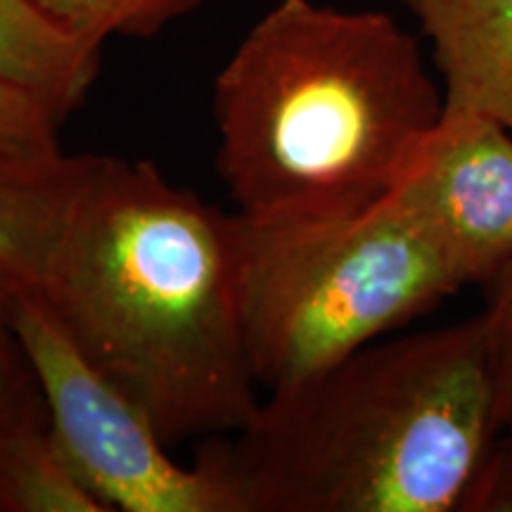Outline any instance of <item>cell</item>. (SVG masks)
I'll list each match as a JSON object with an SVG mask.
<instances>
[{
    "mask_svg": "<svg viewBox=\"0 0 512 512\" xmlns=\"http://www.w3.org/2000/svg\"><path fill=\"white\" fill-rule=\"evenodd\" d=\"M387 197L458 290L512 264V131L498 121L441 112Z\"/></svg>",
    "mask_w": 512,
    "mask_h": 512,
    "instance_id": "8992f818",
    "label": "cell"
},
{
    "mask_svg": "<svg viewBox=\"0 0 512 512\" xmlns=\"http://www.w3.org/2000/svg\"><path fill=\"white\" fill-rule=\"evenodd\" d=\"M240 219V306L249 366L268 394L394 335L460 292L384 197L292 221Z\"/></svg>",
    "mask_w": 512,
    "mask_h": 512,
    "instance_id": "277c9868",
    "label": "cell"
},
{
    "mask_svg": "<svg viewBox=\"0 0 512 512\" xmlns=\"http://www.w3.org/2000/svg\"><path fill=\"white\" fill-rule=\"evenodd\" d=\"M479 318L494 380L498 425L503 439L512 441V264L484 287V309Z\"/></svg>",
    "mask_w": 512,
    "mask_h": 512,
    "instance_id": "4fadbf2b",
    "label": "cell"
},
{
    "mask_svg": "<svg viewBox=\"0 0 512 512\" xmlns=\"http://www.w3.org/2000/svg\"><path fill=\"white\" fill-rule=\"evenodd\" d=\"M470 512H512V441H498L491 463L486 465Z\"/></svg>",
    "mask_w": 512,
    "mask_h": 512,
    "instance_id": "9a60e30c",
    "label": "cell"
},
{
    "mask_svg": "<svg viewBox=\"0 0 512 512\" xmlns=\"http://www.w3.org/2000/svg\"><path fill=\"white\" fill-rule=\"evenodd\" d=\"M10 294L0 283V432L48 422L36 375L12 325Z\"/></svg>",
    "mask_w": 512,
    "mask_h": 512,
    "instance_id": "7c38bea8",
    "label": "cell"
},
{
    "mask_svg": "<svg viewBox=\"0 0 512 512\" xmlns=\"http://www.w3.org/2000/svg\"><path fill=\"white\" fill-rule=\"evenodd\" d=\"M81 354L166 444L261 406L240 306V219L150 162L98 157L38 287Z\"/></svg>",
    "mask_w": 512,
    "mask_h": 512,
    "instance_id": "6da1fadb",
    "label": "cell"
},
{
    "mask_svg": "<svg viewBox=\"0 0 512 512\" xmlns=\"http://www.w3.org/2000/svg\"><path fill=\"white\" fill-rule=\"evenodd\" d=\"M0 512H110L76 477L48 422L0 432Z\"/></svg>",
    "mask_w": 512,
    "mask_h": 512,
    "instance_id": "30bf717a",
    "label": "cell"
},
{
    "mask_svg": "<svg viewBox=\"0 0 512 512\" xmlns=\"http://www.w3.org/2000/svg\"><path fill=\"white\" fill-rule=\"evenodd\" d=\"M100 43L62 27L36 0H0V81L64 124L100 74Z\"/></svg>",
    "mask_w": 512,
    "mask_h": 512,
    "instance_id": "9c48e42d",
    "label": "cell"
},
{
    "mask_svg": "<svg viewBox=\"0 0 512 512\" xmlns=\"http://www.w3.org/2000/svg\"><path fill=\"white\" fill-rule=\"evenodd\" d=\"M432 46L444 110L512 131V0H403Z\"/></svg>",
    "mask_w": 512,
    "mask_h": 512,
    "instance_id": "52a82bcc",
    "label": "cell"
},
{
    "mask_svg": "<svg viewBox=\"0 0 512 512\" xmlns=\"http://www.w3.org/2000/svg\"><path fill=\"white\" fill-rule=\"evenodd\" d=\"M441 112L389 12L278 0L216 74V169L247 221L349 214L392 192Z\"/></svg>",
    "mask_w": 512,
    "mask_h": 512,
    "instance_id": "3957f363",
    "label": "cell"
},
{
    "mask_svg": "<svg viewBox=\"0 0 512 512\" xmlns=\"http://www.w3.org/2000/svg\"><path fill=\"white\" fill-rule=\"evenodd\" d=\"M98 155L0 152V283L38 292Z\"/></svg>",
    "mask_w": 512,
    "mask_h": 512,
    "instance_id": "ba28073f",
    "label": "cell"
},
{
    "mask_svg": "<svg viewBox=\"0 0 512 512\" xmlns=\"http://www.w3.org/2000/svg\"><path fill=\"white\" fill-rule=\"evenodd\" d=\"M53 114L29 93L0 81V152H53L57 143Z\"/></svg>",
    "mask_w": 512,
    "mask_h": 512,
    "instance_id": "5bb4252c",
    "label": "cell"
},
{
    "mask_svg": "<svg viewBox=\"0 0 512 512\" xmlns=\"http://www.w3.org/2000/svg\"><path fill=\"white\" fill-rule=\"evenodd\" d=\"M10 318L57 448L107 510L240 512L226 479L202 453L192 465L169 456L152 420L81 354L41 294L12 292Z\"/></svg>",
    "mask_w": 512,
    "mask_h": 512,
    "instance_id": "5b68a950",
    "label": "cell"
},
{
    "mask_svg": "<svg viewBox=\"0 0 512 512\" xmlns=\"http://www.w3.org/2000/svg\"><path fill=\"white\" fill-rule=\"evenodd\" d=\"M62 27L105 43L107 38H152L190 15L204 0H36Z\"/></svg>",
    "mask_w": 512,
    "mask_h": 512,
    "instance_id": "8fae6325",
    "label": "cell"
},
{
    "mask_svg": "<svg viewBox=\"0 0 512 512\" xmlns=\"http://www.w3.org/2000/svg\"><path fill=\"white\" fill-rule=\"evenodd\" d=\"M501 437L477 313L268 394L202 456L240 512H470Z\"/></svg>",
    "mask_w": 512,
    "mask_h": 512,
    "instance_id": "7a4b0ae2",
    "label": "cell"
}]
</instances>
